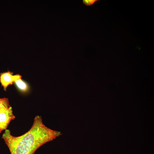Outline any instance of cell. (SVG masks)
I'll use <instances>...</instances> for the list:
<instances>
[{"mask_svg": "<svg viewBox=\"0 0 154 154\" xmlns=\"http://www.w3.org/2000/svg\"><path fill=\"white\" fill-rule=\"evenodd\" d=\"M61 134L60 132L46 126L43 123L41 116H37L34 119L31 128L24 134L14 136L9 130L6 129L2 138L11 154H34L40 146Z\"/></svg>", "mask_w": 154, "mask_h": 154, "instance_id": "6da1fadb", "label": "cell"}, {"mask_svg": "<svg viewBox=\"0 0 154 154\" xmlns=\"http://www.w3.org/2000/svg\"><path fill=\"white\" fill-rule=\"evenodd\" d=\"M15 118L12 107L3 108L0 110V133L7 129L12 120Z\"/></svg>", "mask_w": 154, "mask_h": 154, "instance_id": "7a4b0ae2", "label": "cell"}, {"mask_svg": "<svg viewBox=\"0 0 154 154\" xmlns=\"http://www.w3.org/2000/svg\"><path fill=\"white\" fill-rule=\"evenodd\" d=\"M12 72H7L1 73L0 76V82L4 90L6 91L7 86L12 84L16 80L21 78L19 75H13Z\"/></svg>", "mask_w": 154, "mask_h": 154, "instance_id": "3957f363", "label": "cell"}, {"mask_svg": "<svg viewBox=\"0 0 154 154\" xmlns=\"http://www.w3.org/2000/svg\"><path fill=\"white\" fill-rule=\"evenodd\" d=\"M14 82L18 88L21 90L25 92L28 90V87L27 84L22 80L21 78L17 79Z\"/></svg>", "mask_w": 154, "mask_h": 154, "instance_id": "277c9868", "label": "cell"}, {"mask_svg": "<svg viewBox=\"0 0 154 154\" xmlns=\"http://www.w3.org/2000/svg\"><path fill=\"white\" fill-rule=\"evenodd\" d=\"M10 107L11 106L9 104L8 99L5 98H0V110Z\"/></svg>", "mask_w": 154, "mask_h": 154, "instance_id": "5b68a950", "label": "cell"}, {"mask_svg": "<svg viewBox=\"0 0 154 154\" xmlns=\"http://www.w3.org/2000/svg\"><path fill=\"white\" fill-rule=\"evenodd\" d=\"M99 0H83V3L87 6H90L93 5L96 2Z\"/></svg>", "mask_w": 154, "mask_h": 154, "instance_id": "8992f818", "label": "cell"}]
</instances>
